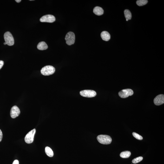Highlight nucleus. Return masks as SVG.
<instances>
[{
	"label": "nucleus",
	"mask_w": 164,
	"mask_h": 164,
	"mask_svg": "<svg viewBox=\"0 0 164 164\" xmlns=\"http://www.w3.org/2000/svg\"><path fill=\"white\" fill-rule=\"evenodd\" d=\"M148 1L147 0H138L136 1V4L139 6L145 5L148 3Z\"/></svg>",
	"instance_id": "obj_17"
},
{
	"label": "nucleus",
	"mask_w": 164,
	"mask_h": 164,
	"mask_svg": "<svg viewBox=\"0 0 164 164\" xmlns=\"http://www.w3.org/2000/svg\"><path fill=\"white\" fill-rule=\"evenodd\" d=\"M133 136L135 138L138 139L139 140H143V137L141 135H139V134H137V133H135V132H133Z\"/></svg>",
	"instance_id": "obj_19"
},
{
	"label": "nucleus",
	"mask_w": 164,
	"mask_h": 164,
	"mask_svg": "<svg viewBox=\"0 0 164 164\" xmlns=\"http://www.w3.org/2000/svg\"><path fill=\"white\" fill-rule=\"evenodd\" d=\"M36 131V129L34 128L29 132L26 135L25 138V141L27 143L30 144L33 142Z\"/></svg>",
	"instance_id": "obj_5"
},
{
	"label": "nucleus",
	"mask_w": 164,
	"mask_h": 164,
	"mask_svg": "<svg viewBox=\"0 0 164 164\" xmlns=\"http://www.w3.org/2000/svg\"><path fill=\"white\" fill-rule=\"evenodd\" d=\"M21 112L19 108L17 106H13L10 110V115L12 118H15L19 115Z\"/></svg>",
	"instance_id": "obj_9"
},
{
	"label": "nucleus",
	"mask_w": 164,
	"mask_h": 164,
	"mask_svg": "<svg viewBox=\"0 0 164 164\" xmlns=\"http://www.w3.org/2000/svg\"><path fill=\"white\" fill-rule=\"evenodd\" d=\"M124 14L126 20L128 21L131 19L132 18V14L129 10L126 9L124 11Z\"/></svg>",
	"instance_id": "obj_16"
},
{
	"label": "nucleus",
	"mask_w": 164,
	"mask_h": 164,
	"mask_svg": "<svg viewBox=\"0 0 164 164\" xmlns=\"http://www.w3.org/2000/svg\"><path fill=\"white\" fill-rule=\"evenodd\" d=\"M143 157H138L135 158L133 159L132 160V162L134 164L138 163L140 162L143 160Z\"/></svg>",
	"instance_id": "obj_18"
},
{
	"label": "nucleus",
	"mask_w": 164,
	"mask_h": 164,
	"mask_svg": "<svg viewBox=\"0 0 164 164\" xmlns=\"http://www.w3.org/2000/svg\"><path fill=\"white\" fill-rule=\"evenodd\" d=\"M98 141L100 143L103 144H109L112 141V138L109 135H101L97 137Z\"/></svg>",
	"instance_id": "obj_1"
},
{
	"label": "nucleus",
	"mask_w": 164,
	"mask_h": 164,
	"mask_svg": "<svg viewBox=\"0 0 164 164\" xmlns=\"http://www.w3.org/2000/svg\"><path fill=\"white\" fill-rule=\"evenodd\" d=\"M40 21L52 23L55 21V18L53 15H47L43 16L40 19Z\"/></svg>",
	"instance_id": "obj_8"
},
{
	"label": "nucleus",
	"mask_w": 164,
	"mask_h": 164,
	"mask_svg": "<svg viewBox=\"0 0 164 164\" xmlns=\"http://www.w3.org/2000/svg\"><path fill=\"white\" fill-rule=\"evenodd\" d=\"M3 136V133L1 130L0 129V142L2 141Z\"/></svg>",
	"instance_id": "obj_20"
},
{
	"label": "nucleus",
	"mask_w": 164,
	"mask_h": 164,
	"mask_svg": "<svg viewBox=\"0 0 164 164\" xmlns=\"http://www.w3.org/2000/svg\"><path fill=\"white\" fill-rule=\"evenodd\" d=\"M15 1L18 3H19L21 1V0H16Z\"/></svg>",
	"instance_id": "obj_23"
},
{
	"label": "nucleus",
	"mask_w": 164,
	"mask_h": 164,
	"mask_svg": "<svg viewBox=\"0 0 164 164\" xmlns=\"http://www.w3.org/2000/svg\"><path fill=\"white\" fill-rule=\"evenodd\" d=\"M4 64V62L3 61H0V69L2 68Z\"/></svg>",
	"instance_id": "obj_21"
},
{
	"label": "nucleus",
	"mask_w": 164,
	"mask_h": 164,
	"mask_svg": "<svg viewBox=\"0 0 164 164\" xmlns=\"http://www.w3.org/2000/svg\"><path fill=\"white\" fill-rule=\"evenodd\" d=\"M154 104L157 106H160L164 103V95L161 94L157 95L154 100Z\"/></svg>",
	"instance_id": "obj_10"
},
{
	"label": "nucleus",
	"mask_w": 164,
	"mask_h": 164,
	"mask_svg": "<svg viewBox=\"0 0 164 164\" xmlns=\"http://www.w3.org/2000/svg\"><path fill=\"white\" fill-rule=\"evenodd\" d=\"M55 68L54 67L50 65H47L42 68L41 72L43 75L48 76L52 75L55 72Z\"/></svg>",
	"instance_id": "obj_2"
},
{
	"label": "nucleus",
	"mask_w": 164,
	"mask_h": 164,
	"mask_svg": "<svg viewBox=\"0 0 164 164\" xmlns=\"http://www.w3.org/2000/svg\"><path fill=\"white\" fill-rule=\"evenodd\" d=\"M4 45H6L7 44L6 43H5H5H4Z\"/></svg>",
	"instance_id": "obj_24"
},
{
	"label": "nucleus",
	"mask_w": 164,
	"mask_h": 164,
	"mask_svg": "<svg viewBox=\"0 0 164 164\" xmlns=\"http://www.w3.org/2000/svg\"><path fill=\"white\" fill-rule=\"evenodd\" d=\"M134 94V92L130 89L122 90L119 92V95L122 98H126L129 96H131Z\"/></svg>",
	"instance_id": "obj_7"
},
{
	"label": "nucleus",
	"mask_w": 164,
	"mask_h": 164,
	"mask_svg": "<svg viewBox=\"0 0 164 164\" xmlns=\"http://www.w3.org/2000/svg\"><path fill=\"white\" fill-rule=\"evenodd\" d=\"M131 153L129 151H126L121 152L120 156L122 158H128L130 156Z\"/></svg>",
	"instance_id": "obj_15"
},
{
	"label": "nucleus",
	"mask_w": 164,
	"mask_h": 164,
	"mask_svg": "<svg viewBox=\"0 0 164 164\" xmlns=\"http://www.w3.org/2000/svg\"><path fill=\"white\" fill-rule=\"evenodd\" d=\"M48 48L47 43L43 42H40L37 45V49L40 50H45L48 49Z\"/></svg>",
	"instance_id": "obj_13"
},
{
	"label": "nucleus",
	"mask_w": 164,
	"mask_h": 164,
	"mask_svg": "<svg viewBox=\"0 0 164 164\" xmlns=\"http://www.w3.org/2000/svg\"><path fill=\"white\" fill-rule=\"evenodd\" d=\"M45 152L47 155L50 157H52L54 156V153L50 147H45Z\"/></svg>",
	"instance_id": "obj_14"
},
{
	"label": "nucleus",
	"mask_w": 164,
	"mask_h": 164,
	"mask_svg": "<svg viewBox=\"0 0 164 164\" xmlns=\"http://www.w3.org/2000/svg\"><path fill=\"white\" fill-rule=\"evenodd\" d=\"M93 13L98 16H101L103 14L104 10L101 7H96L94 8Z\"/></svg>",
	"instance_id": "obj_12"
},
{
	"label": "nucleus",
	"mask_w": 164,
	"mask_h": 164,
	"mask_svg": "<svg viewBox=\"0 0 164 164\" xmlns=\"http://www.w3.org/2000/svg\"><path fill=\"white\" fill-rule=\"evenodd\" d=\"M13 164H19V162L18 160H15L13 163Z\"/></svg>",
	"instance_id": "obj_22"
},
{
	"label": "nucleus",
	"mask_w": 164,
	"mask_h": 164,
	"mask_svg": "<svg viewBox=\"0 0 164 164\" xmlns=\"http://www.w3.org/2000/svg\"><path fill=\"white\" fill-rule=\"evenodd\" d=\"M80 93L81 96L87 98L93 97L96 95V93L95 91L89 90L81 91Z\"/></svg>",
	"instance_id": "obj_6"
},
{
	"label": "nucleus",
	"mask_w": 164,
	"mask_h": 164,
	"mask_svg": "<svg viewBox=\"0 0 164 164\" xmlns=\"http://www.w3.org/2000/svg\"><path fill=\"white\" fill-rule=\"evenodd\" d=\"M101 38L104 41H108L110 39V35L108 32L103 31L101 32Z\"/></svg>",
	"instance_id": "obj_11"
},
{
	"label": "nucleus",
	"mask_w": 164,
	"mask_h": 164,
	"mask_svg": "<svg viewBox=\"0 0 164 164\" xmlns=\"http://www.w3.org/2000/svg\"><path fill=\"white\" fill-rule=\"evenodd\" d=\"M66 43L68 45L74 44L75 41V35L74 33L69 32L67 34L65 37Z\"/></svg>",
	"instance_id": "obj_4"
},
{
	"label": "nucleus",
	"mask_w": 164,
	"mask_h": 164,
	"mask_svg": "<svg viewBox=\"0 0 164 164\" xmlns=\"http://www.w3.org/2000/svg\"><path fill=\"white\" fill-rule=\"evenodd\" d=\"M4 39L7 44L9 46L14 45V43L13 35L9 32H7L4 34Z\"/></svg>",
	"instance_id": "obj_3"
}]
</instances>
